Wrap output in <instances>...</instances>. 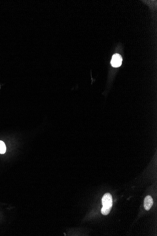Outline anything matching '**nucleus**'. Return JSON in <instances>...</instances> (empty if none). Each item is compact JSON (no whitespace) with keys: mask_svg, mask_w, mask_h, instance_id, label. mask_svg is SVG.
<instances>
[{"mask_svg":"<svg viewBox=\"0 0 157 236\" xmlns=\"http://www.w3.org/2000/svg\"><path fill=\"white\" fill-rule=\"evenodd\" d=\"M122 58L118 54H115L112 56V59L111 60V64L112 67L117 68L121 66L122 64Z\"/></svg>","mask_w":157,"mask_h":236,"instance_id":"1","label":"nucleus"},{"mask_svg":"<svg viewBox=\"0 0 157 236\" xmlns=\"http://www.w3.org/2000/svg\"><path fill=\"white\" fill-rule=\"evenodd\" d=\"M102 204L103 206L107 207H112V198L111 195L109 193H106L102 198Z\"/></svg>","mask_w":157,"mask_h":236,"instance_id":"2","label":"nucleus"},{"mask_svg":"<svg viewBox=\"0 0 157 236\" xmlns=\"http://www.w3.org/2000/svg\"><path fill=\"white\" fill-rule=\"evenodd\" d=\"M153 201L152 198L150 196H147L144 199V206L146 210H149L153 205Z\"/></svg>","mask_w":157,"mask_h":236,"instance_id":"3","label":"nucleus"},{"mask_svg":"<svg viewBox=\"0 0 157 236\" xmlns=\"http://www.w3.org/2000/svg\"><path fill=\"white\" fill-rule=\"evenodd\" d=\"M111 207H107V206H103L101 209L102 214L105 215H108L110 212Z\"/></svg>","mask_w":157,"mask_h":236,"instance_id":"4","label":"nucleus"},{"mask_svg":"<svg viewBox=\"0 0 157 236\" xmlns=\"http://www.w3.org/2000/svg\"><path fill=\"white\" fill-rule=\"evenodd\" d=\"M6 150L5 144L2 141H0V154H4Z\"/></svg>","mask_w":157,"mask_h":236,"instance_id":"5","label":"nucleus"}]
</instances>
